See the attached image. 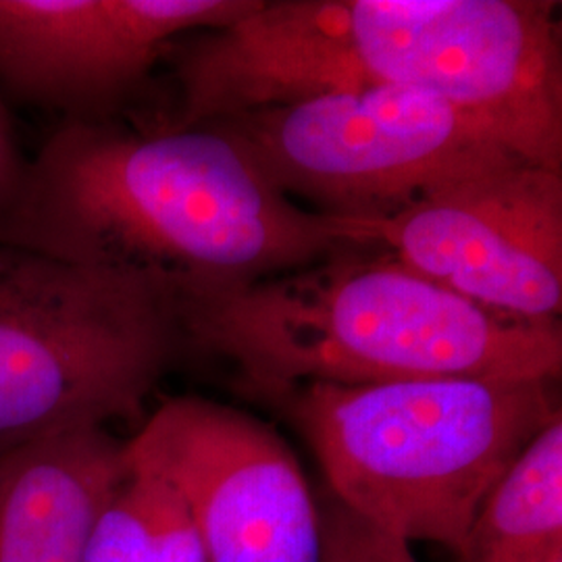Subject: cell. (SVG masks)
<instances>
[{
  "instance_id": "1",
  "label": "cell",
  "mask_w": 562,
  "mask_h": 562,
  "mask_svg": "<svg viewBox=\"0 0 562 562\" xmlns=\"http://www.w3.org/2000/svg\"><path fill=\"white\" fill-rule=\"evenodd\" d=\"M552 0H261L171 44L190 127L325 92L398 86L452 102L525 161L562 171Z\"/></svg>"
},
{
  "instance_id": "2",
  "label": "cell",
  "mask_w": 562,
  "mask_h": 562,
  "mask_svg": "<svg viewBox=\"0 0 562 562\" xmlns=\"http://www.w3.org/2000/svg\"><path fill=\"white\" fill-rule=\"evenodd\" d=\"M0 241L215 296L352 246L306 211L213 123L132 130L67 120L27 159Z\"/></svg>"
},
{
  "instance_id": "3",
  "label": "cell",
  "mask_w": 562,
  "mask_h": 562,
  "mask_svg": "<svg viewBox=\"0 0 562 562\" xmlns=\"http://www.w3.org/2000/svg\"><path fill=\"white\" fill-rule=\"evenodd\" d=\"M173 306L181 341L265 401L306 383L561 378V323L487 311L367 246Z\"/></svg>"
},
{
  "instance_id": "4",
  "label": "cell",
  "mask_w": 562,
  "mask_h": 562,
  "mask_svg": "<svg viewBox=\"0 0 562 562\" xmlns=\"http://www.w3.org/2000/svg\"><path fill=\"white\" fill-rule=\"evenodd\" d=\"M550 385L306 383L267 402L296 423L338 503L408 543L457 554L485 496L561 415Z\"/></svg>"
},
{
  "instance_id": "5",
  "label": "cell",
  "mask_w": 562,
  "mask_h": 562,
  "mask_svg": "<svg viewBox=\"0 0 562 562\" xmlns=\"http://www.w3.org/2000/svg\"><path fill=\"white\" fill-rule=\"evenodd\" d=\"M181 346L161 285L0 241V452L138 419Z\"/></svg>"
},
{
  "instance_id": "6",
  "label": "cell",
  "mask_w": 562,
  "mask_h": 562,
  "mask_svg": "<svg viewBox=\"0 0 562 562\" xmlns=\"http://www.w3.org/2000/svg\"><path fill=\"white\" fill-rule=\"evenodd\" d=\"M209 123L240 142L290 201L340 220L383 217L517 157L452 102L398 86L325 92Z\"/></svg>"
},
{
  "instance_id": "7",
  "label": "cell",
  "mask_w": 562,
  "mask_h": 562,
  "mask_svg": "<svg viewBox=\"0 0 562 562\" xmlns=\"http://www.w3.org/2000/svg\"><path fill=\"white\" fill-rule=\"evenodd\" d=\"M336 220L352 246L387 252L464 301L561 323L562 171L515 157L383 217Z\"/></svg>"
},
{
  "instance_id": "8",
  "label": "cell",
  "mask_w": 562,
  "mask_h": 562,
  "mask_svg": "<svg viewBox=\"0 0 562 562\" xmlns=\"http://www.w3.org/2000/svg\"><path fill=\"white\" fill-rule=\"evenodd\" d=\"M127 446L132 462L183 496L206 562H319L317 498L271 425L222 402L176 396Z\"/></svg>"
},
{
  "instance_id": "9",
  "label": "cell",
  "mask_w": 562,
  "mask_h": 562,
  "mask_svg": "<svg viewBox=\"0 0 562 562\" xmlns=\"http://www.w3.org/2000/svg\"><path fill=\"white\" fill-rule=\"evenodd\" d=\"M259 0H0V83L69 120L134 90L190 32L240 21Z\"/></svg>"
},
{
  "instance_id": "10",
  "label": "cell",
  "mask_w": 562,
  "mask_h": 562,
  "mask_svg": "<svg viewBox=\"0 0 562 562\" xmlns=\"http://www.w3.org/2000/svg\"><path fill=\"white\" fill-rule=\"evenodd\" d=\"M130 471V446L106 427L0 452V562H86L102 510Z\"/></svg>"
},
{
  "instance_id": "11",
  "label": "cell",
  "mask_w": 562,
  "mask_h": 562,
  "mask_svg": "<svg viewBox=\"0 0 562 562\" xmlns=\"http://www.w3.org/2000/svg\"><path fill=\"white\" fill-rule=\"evenodd\" d=\"M457 562L562 557V415L522 448L469 525Z\"/></svg>"
},
{
  "instance_id": "12",
  "label": "cell",
  "mask_w": 562,
  "mask_h": 562,
  "mask_svg": "<svg viewBox=\"0 0 562 562\" xmlns=\"http://www.w3.org/2000/svg\"><path fill=\"white\" fill-rule=\"evenodd\" d=\"M86 562H206L201 533L180 492L132 462L102 510Z\"/></svg>"
},
{
  "instance_id": "13",
  "label": "cell",
  "mask_w": 562,
  "mask_h": 562,
  "mask_svg": "<svg viewBox=\"0 0 562 562\" xmlns=\"http://www.w3.org/2000/svg\"><path fill=\"white\" fill-rule=\"evenodd\" d=\"M319 506V562H419L411 543L338 503L327 490Z\"/></svg>"
},
{
  "instance_id": "14",
  "label": "cell",
  "mask_w": 562,
  "mask_h": 562,
  "mask_svg": "<svg viewBox=\"0 0 562 562\" xmlns=\"http://www.w3.org/2000/svg\"><path fill=\"white\" fill-rule=\"evenodd\" d=\"M27 159L21 155L13 123L0 99V223L18 201Z\"/></svg>"
},
{
  "instance_id": "15",
  "label": "cell",
  "mask_w": 562,
  "mask_h": 562,
  "mask_svg": "<svg viewBox=\"0 0 562 562\" xmlns=\"http://www.w3.org/2000/svg\"><path fill=\"white\" fill-rule=\"evenodd\" d=\"M552 562H562V557H559V559H554Z\"/></svg>"
}]
</instances>
